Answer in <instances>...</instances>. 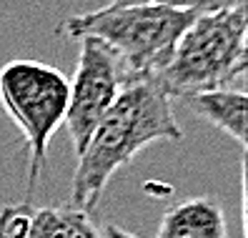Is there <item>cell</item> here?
<instances>
[{
	"label": "cell",
	"mask_w": 248,
	"mask_h": 238,
	"mask_svg": "<svg viewBox=\"0 0 248 238\" xmlns=\"http://www.w3.org/2000/svg\"><path fill=\"white\" fill-rule=\"evenodd\" d=\"M201 121H208L213 128L231 136L241 148H246V91L216 88L191 95L176 98Z\"/></svg>",
	"instance_id": "obj_8"
},
{
	"label": "cell",
	"mask_w": 248,
	"mask_h": 238,
	"mask_svg": "<svg viewBox=\"0 0 248 238\" xmlns=\"http://www.w3.org/2000/svg\"><path fill=\"white\" fill-rule=\"evenodd\" d=\"M181 138L183 128L173 115L170 98L158 78L125 85L78 153L68 206L93 213L103 201L108 181L123 166L133 163L143 148Z\"/></svg>",
	"instance_id": "obj_1"
},
{
	"label": "cell",
	"mask_w": 248,
	"mask_h": 238,
	"mask_svg": "<svg viewBox=\"0 0 248 238\" xmlns=\"http://www.w3.org/2000/svg\"><path fill=\"white\" fill-rule=\"evenodd\" d=\"M130 83L133 80L113 48L91 35L80 38V55L73 80H68V111L63 121L76 153L85 148L100 118Z\"/></svg>",
	"instance_id": "obj_5"
},
{
	"label": "cell",
	"mask_w": 248,
	"mask_h": 238,
	"mask_svg": "<svg viewBox=\"0 0 248 238\" xmlns=\"http://www.w3.org/2000/svg\"><path fill=\"white\" fill-rule=\"evenodd\" d=\"M110 3H113V0H110Z\"/></svg>",
	"instance_id": "obj_10"
},
{
	"label": "cell",
	"mask_w": 248,
	"mask_h": 238,
	"mask_svg": "<svg viewBox=\"0 0 248 238\" xmlns=\"http://www.w3.org/2000/svg\"><path fill=\"white\" fill-rule=\"evenodd\" d=\"M103 233V238H140V236H136V233H128L125 228H121V226H115V223H108V226L100 231Z\"/></svg>",
	"instance_id": "obj_9"
},
{
	"label": "cell",
	"mask_w": 248,
	"mask_h": 238,
	"mask_svg": "<svg viewBox=\"0 0 248 238\" xmlns=\"http://www.w3.org/2000/svg\"><path fill=\"white\" fill-rule=\"evenodd\" d=\"M246 5L198 13L155 76L168 98L216 88L246 91Z\"/></svg>",
	"instance_id": "obj_3"
},
{
	"label": "cell",
	"mask_w": 248,
	"mask_h": 238,
	"mask_svg": "<svg viewBox=\"0 0 248 238\" xmlns=\"http://www.w3.org/2000/svg\"><path fill=\"white\" fill-rule=\"evenodd\" d=\"M0 238H103L91 213L73 206L38 208L31 201L0 208Z\"/></svg>",
	"instance_id": "obj_6"
},
{
	"label": "cell",
	"mask_w": 248,
	"mask_h": 238,
	"mask_svg": "<svg viewBox=\"0 0 248 238\" xmlns=\"http://www.w3.org/2000/svg\"><path fill=\"white\" fill-rule=\"evenodd\" d=\"M0 106L28 148V201L48 163V145L68 111V76L40 61H10L0 68Z\"/></svg>",
	"instance_id": "obj_4"
},
{
	"label": "cell",
	"mask_w": 248,
	"mask_h": 238,
	"mask_svg": "<svg viewBox=\"0 0 248 238\" xmlns=\"http://www.w3.org/2000/svg\"><path fill=\"white\" fill-rule=\"evenodd\" d=\"M198 13L158 3H108L93 13L68 18L58 31L68 38H98L118 53L130 80L155 78L170 61L181 35Z\"/></svg>",
	"instance_id": "obj_2"
},
{
	"label": "cell",
	"mask_w": 248,
	"mask_h": 238,
	"mask_svg": "<svg viewBox=\"0 0 248 238\" xmlns=\"http://www.w3.org/2000/svg\"><path fill=\"white\" fill-rule=\"evenodd\" d=\"M155 238H228L226 213L208 196L178 201L163 213Z\"/></svg>",
	"instance_id": "obj_7"
}]
</instances>
